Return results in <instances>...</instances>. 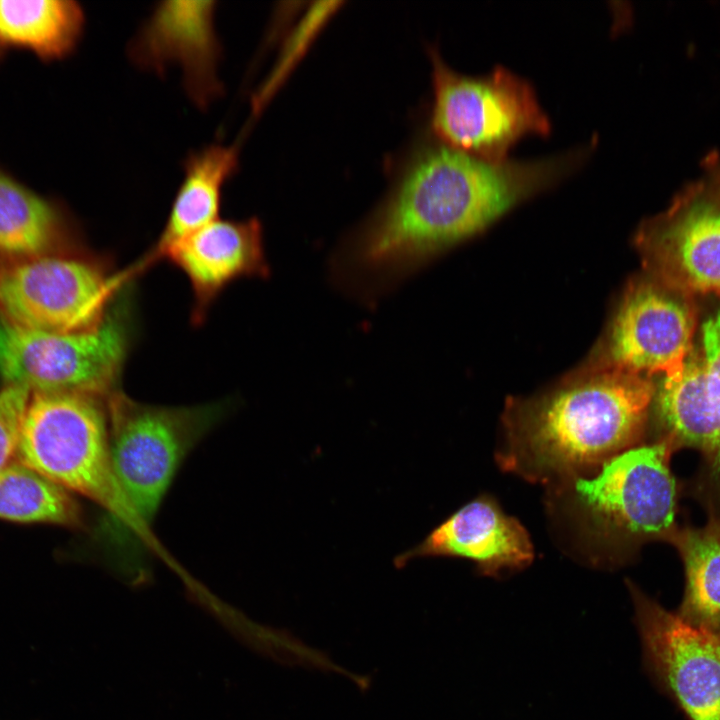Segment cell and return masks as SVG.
Returning a JSON list of instances; mask_svg holds the SVG:
<instances>
[{
  "label": "cell",
  "mask_w": 720,
  "mask_h": 720,
  "mask_svg": "<svg viewBox=\"0 0 720 720\" xmlns=\"http://www.w3.org/2000/svg\"><path fill=\"white\" fill-rule=\"evenodd\" d=\"M131 338L130 311L120 301L97 328L81 333L31 330L0 315V376L31 392L106 400L119 390Z\"/></svg>",
  "instance_id": "cell-4"
},
{
  "label": "cell",
  "mask_w": 720,
  "mask_h": 720,
  "mask_svg": "<svg viewBox=\"0 0 720 720\" xmlns=\"http://www.w3.org/2000/svg\"><path fill=\"white\" fill-rule=\"evenodd\" d=\"M190 282L191 321L201 325L217 297L243 277H266L262 226L258 219H217L174 245L166 255Z\"/></svg>",
  "instance_id": "cell-14"
},
{
  "label": "cell",
  "mask_w": 720,
  "mask_h": 720,
  "mask_svg": "<svg viewBox=\"0 0 720 720\" xmlns=\"http://www.w3.org/2000/svg\"><path fill=\"white\" fill-rule=\"evenodd\" d=\"M670 445L660 440L627 449L592 477H577L576 496L603 530L620 540L670 541L676 532L677 488Z\"/></svg>",
  "instance_id": "cell-9"
},
{
  "label": "cell",
  "mask_w": 720,
  "mask_h": 720,
  "mask_svg": "<svg viewBox=\"0 0 720 720\" xmlns=\"http://www.w3.org/2000/svg\"><path fill=\"white\" fill-rule=\"evenodd\" d=\"M20 462L106 512L120 513L112 473L105 400L69 393L32 392L23 417Z\"/></svg>",
  "instance_id": "cell-5"
},
{
  "label": "cell",
  "mask_w": 720,
  "mask_h": 720,
  "mask_svg": "<svg viewBox=\"0 0 720 720\" xmlns=\"http://www.w3.org/2000/svg\"><path fill=\"white\" fill-rule=\"evenodd\" d=\"M433 61L432 125L445 144L491 162L506 160L526 134L545 135L549 120L533 87L504 67L479 77L461 75L439 54Z\"/></svg>",
  "instance_id": "cell-6"
},
{
  "label": "cell",
  "mask_w": 720,
  "mask_h": 720,
  "mask_svg": "<svg viewBox=\"0 0 720 720\" xmlns=\"http://www.w3.org/2000/svg\"><path fill=\"white\" fill-rule=\"evenodd\" d=\"M454 557L473 561L479 571L496 575L530 563L533 548L526 530L488 496H479L453 512L419 543L394 557L396 568L413 560Z\"/></svg>",
  "instance_id": "cell-15"
},
{
  "label": "cell",
  "mask_w": 720,
  "mask_h": 720,
  "mask_svg": "<svg viewBox=\"0 0 720 720\" xmlns=\"http://www.w3.org/2000/svg\"><path fill=\"white\" fill-rule=\"evenodd\" d=\"M0 518L76 527L82 511L68 490L22 462H10L0 472Z\"/></svg>",
  "instance_id": "cell-20"
},
{
  "label": "cell",
  "mask_w": 720,
  "mask_h": 720,
  "mask_svg": "<svg viewBox=\"0 0 720 720\" xmlns=\"http://www.w3.org/2000/svg\"><path fill=\"white\" fill-rule=\"evenodd\" d=\"M654 393L647 376L612 368L554 391L510 415L502 464L542 481L599 468L637 446Z\"/></svg>",
  "instance_id": "cell-2"
},
{
  "label": "cell",
  "mask_w": 720,
  "mask_h": 720,
  "mask_svg": "<svg viewBox=\"0 0 720 720\" xmlns=\"http://www.w3.org/2000/svg\"><path fill=\"white\" fill-rule=\"evenodd\" d=\"M693 296L655 278L625 296L609 338L612 369L676 380L694 346Z\"/></svg>",
  "instance_id": "cell-11"
},
{
  "label": "cell",
  "mask_w": 720,
  "mask_h": 720,
  "mask_svg": "<svg viewBox=\"0 0 720 720\" xmlns=\"http://www.w3.org/2000/svg\"><path fill=\"white\" fill-rule=\"evenodd\" d=\"M66 237L59 210L0 170V254L15 261L52 254Z\"/></svg>",
  "instance_id": "cell-18"
},
{
  "label": "cell",
  "mask_w": 720,
  "mask_h": 720,
  "mask_svg": "<svg viewBox=\"0 0 720 720\" xmlns=\"http://www.w3.org/2000/svg\"><path fill=\"white\" fill-rule=\"evenodd\" d=\"M238 165V144L211 143L186 156L182 181L157 241L144 256L123 269L129 282L166 258L174 245L219 219L224 187Z\"/></svg>",
  "instance_id": "cell-16"
},
{
  "label": "cell",
  "mask_w": 720,
  "mask_h": 720,
  "mask_svg": "<svg viewBox=\"0 0 720 720\" xmlns=\"http://www.w3.org/2000/svg\"><path fill=\"white\" fill-rule=\"evenodd\" d=\"M322 3L312 9L303 24L299 26L293 38L290 40L285 54L278 63L276 69L259 89V92L253 98V112L256 114L263 107L264 102L271 95L276 86L280 83V79L286 73L288 67L296 58V54L304 47L305 43L312 36L313 31L320 25L323 19L329 14L333 7H329L330 3L326 2L323 7Z\"/></svg>",
  "instance_id": "cell-22"
},
{
  "label": "cell",
  "mask_w": 720,
  "mask_h": 720,
  "mask_svg": "<svg viewBox=\"0 0 720 720\" xmlns=\"http://www.w3.org/2000/svg\"><path fill=\"white\" fill-rule=\"evenodd\" d=\"M643 666L689 720H720V632L685 622L629 583Z\"/></svg>",
  "instance_id": "cell-10"
},
{
  "label": "cell",
  "mask_w": 720,
  "mask_h": 720,
  "mask_svg": "<svg viewBox=\"0 0 720 720\" xmlns=\"http://www.w3.org/2000/svg\"><path fill=\"white\" fill-rule=\"evenodd\" d=\"M216 11L212 0L159 2L127 47L131 62L146 72L161 76L177 66L186 95L203 111L224 94Z\"/></svg>",
  "instance_id": "cell-12"
},
{
  "label": "cell",
  "mask_w": 720,
  "mask_h": 720,
  "mask_svg": "<svg viewBox=\"0 0 720 720\" xmlns=\"http://www.w3.org/2000/svg\"><path fill=\"white\" fill-rule=\"evenodd\" d=\"M104 260L46 254L0 268V315L23 328L81 333L104 320L121 290Z\"/></svg>",
  "instance_id": "cell-7"
},
{
  "label": "cell",
  "mask_w": 720,
  "mask_h": 720,
  "mask_svg": "<svg viewBox=\"0 0 720 720\" xmlns=\"http://www.w3.org/2000/svg\"><path fill=\"white\" fill-rule=\"evenodd\" d=\"M109 449L120 513L101 524L100 538L128 558L151 521L180 464L220 419L224 406L162 407L131 399L120 390L106 400Z\"/></svg>",
  "instance_id": "cell-3"
},
{
  "label": "cell",
  "mask_w": 720,
  "mask_h": 720,
  "mask_svg": "<svg viewBox=\"0 0 720 720\" xmlns=\"http://www.w3.org/2000/svg\"><path fill=\"white\" fill-rule=\"evenodd\" d=\"M669 542L677 548L686 575L677 614L692 626L720 632V521L677 529Z\"/></svg>",
  "instance_id": "cell-19"
},
{
  "label": "cell",
  "mask_w": 720,
  "mask_h": 720,
  "mask_svg": "<svg viewBox=\"0 0 720 720\" xmlns=\"http://www.w3.org/2000/svg\"><path fill=\"white\" fill-rule=\"evenodd\" d=\"M85 17L71 0H0V43L29 48L46 59L62 58L77 46Z\"/></svg>",
  "instance_id": "cell-17"
},
{
  "label": "cell",
  "mask_w": 720,
  "mask_h": 720,
  "mask_svg": "<svg viewBox=\"0 0 720 720\" xmlns=\"http://www.w3.org/2000/svg\"><path fill=\"white\" fill-rule=\"evenodd\" d=\"M682 375L660 380L654 406L662 440L674 448H693L720 475V309L701 326Z\"/></svg>",
  "instance_id": "cell-13"
},
{
  "label": "cell",
  "mask_w": 720,
  "mask_h": 720,
  "mask_svg": "<svg viewBox=\"0 0 720 720\" xmlns=\"http://www.w3.org/2000/svg\"><path fill=\"white\" fill-rule=\"evenodd\" d=\"M31 391L7 385L0 391V472L17 452L21 425Z\"/></svg>",
  "instance_id": "cell-21"
},
{
  "label": "cell",
  "mask_w": 720,
  "mask_h": 720,
  "mask_svg": "<svg viewBox=\"0 0 720 720\" xmlns=\"http://www.w3.org/2000/svg\"><path fill=\"white\" fill-rule=\"evenodd\" d=\"M592 145L539 160L491 162L447 144L421 153L354 248L361 267L399 272L469 237L575 170Z\"/></svg>",
  "instance_id": "cell-1"
},
{
  "label": "cell",
  "mask_w": 720,
  "mask_h": 720,
  "mask_svg": "<svg viewBox=\"0 0 720 720\" xmlns=\"http://www.w3.org/2000/svg\"><path fill=\"white\" fill-rule=\"evenodd\" d=\"M637 241L653 278L720 297V154L704 159L699 177L642 224Z\"/></svg>",
  "instance_id": "cell-8"
}]
</instances>
